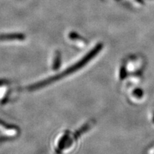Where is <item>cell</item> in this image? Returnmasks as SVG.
<instances>
[{
    "instance_id": "obj_1",
    "label": "cell",
    "mask_w": 154,
    "mask_h": 154,
    "mask_svg": "<svg viewBox=\"0 0 154 154\" xmlns=\"http://www.w3.org/2000/svg\"><path fill=\"white\" fill-rule=\"evenodd\" d=\"M14 38H17V39H22L24 38V36L21 34H12V35H3L0 36V39L2 40H9L14 39Z\"/></svg>"
}]
</instances>
